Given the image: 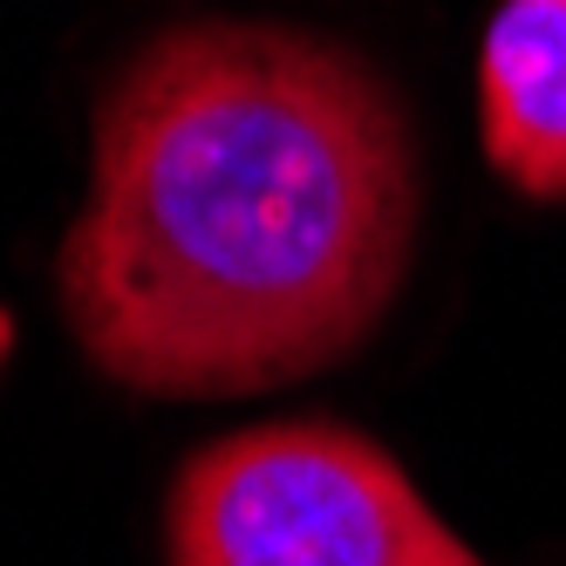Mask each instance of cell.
I'll use <instances>...</instances> for the list:
<instances>
[{
    "instance_id": "1",
    "label": "cell",
    "mask_w": 566,
    "mask_h": 566,
    "mask_svg": "<svg viewBox=\"0 0 566 566\" xmlns=\"http://www.w3.org/2000/svg\"><path fill=\"white\" fill-rule=\"evenodd\" d=\"M417 239L382 75L280 21H185L109 75L62 314L137 396H266L361 348Z\"/></svg>"
},
{
    "instance_id": "2",
    "label": "cell",
    "mask_w": 566,
    "mask_h": 566,
    "mask_svg": "<svg viewBox=\"0 0 566 566\" xmlns=\"http://www.w3.org/2000/svg\"><path fill=\"white\" fill-rule=\"evenodd\" d=\"M171 566H478V553L361 430L253 423L178 471Z\"/></svg>"
},
{
    "instance_id": "3",
    "label": "cell",
    "mask_w": 566,
    "mask_h": 566,
    "mask_svg": "<svg viewBox=\"0 0 566 566\" xmlns=\"http://www.w3.org/2000/svg\"><path fill=\"white\" fill-rule=\"evenodd\" d=\"M478 144L518 198L566 206V0H499L478 42Z\"/></svg>"
},
{
    "instance_id": "4",
    "label": "cell",
    "mask_w": 566,
    "mask_h": 566,
    "mask_svg": "<svg viewBox=\"0 0 566 566\" xmlns=\"http://www.w3.org/2000/svg\"><path fill=\"white\" fill-rule=\"evenodd\" d=\"M8 355H14V314L0 307V361H8Z\"/></svg>"
}]
</instances>
